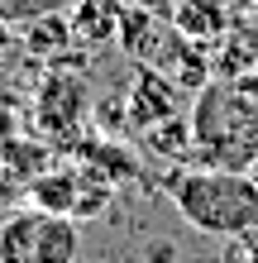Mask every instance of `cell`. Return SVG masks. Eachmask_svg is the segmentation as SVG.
Instances as JSON below:
<instances>
[{
    "instance_id": "cell-1",
    "label": "cell",
    "mask_w": 258,
    "mask_h": 263,
    "mask_svg": "<svg viewBox=\"0 0 258 263\" xmlns=\"http://www.w3.org/2000/svg\"><path fill=\"white\" fill-rule=\"evenodd\" d=\"M191 153L210 167H253L258 158V77H220L196 91Z\"/></svg>"
},
{
    "instance_id": "cell-2",
    "label": "cell",
    "mask_w": 258,
    "mask_h": 263,
    "mask_svg": "<svg viewBox=\"0 0 258 263\" xmlns=\"http://www.w3.org/2000/svg\"><path fill=\"white\" fill-rule=\"evenodd\" d=\"M177 215L210 239H239L258 225V182L244 167H182L168 177Z\"/></svg>"
},
{
    "instance_id": "cell-3",
    "label": "cell",
    "mask_w": 258,
    "mask_h": 263,
    "mask_svg": "<svg viewBox=\"0 0 258 263\" xmlns=\"http://www.w3.org/2000/svg\"><path fill=\"white\" fill-rule=\"evenodd\" d=\"M77 220L43 206L14 211L0 225V263H77Z\"/></svg>"
},
{
    "instance_id": "cell-4",
    "label": "cell",
    "mask_w": 258,
    "mask_h": 263,
    "mask_svg": "<svg viewBox=\"0 0 258 263\" xmlns=\"http://www.w3.org/2000/svg\"><path fill=\"white\" fill-rule=\"evenodd\" d=\"M86 82L82 77H67V72H53L38 82V96H34V120H38V134L57 139V144H72L82 134V120H86Z\"/></svg>"
},
{
    "instance_id": "cell-5",
    "label": "cell",
    "mask_w": 258,
    "mask_h": 263,
    "mask_svg": "<svg viewBox=\"0 0 258 263\" xmlns=\"http://www.w3.org/2000/svg\"><path fill=\"white\" fill-rule=\"evenodd\" d=\"M177 115V91H172V77L163 67H139L129 82V101H125V120L139 134H148L153 125Z\"/></svg>"
},
{
    "instance_id": "cell-6",
    "label": "cell",
    "mask_w": 258,
    "mask_h": 263,
    "mask_svg": "<svg viewBox=\"0 0 258 263\" xmlns=\"http://www.w3.org/2000/svg\"><path fill=\"white\" fill-rule=\"evenodd\" d=\"M120 10L115 0H77L72 20V39L86 43V48H101V43H120Z\"/></svg>"
},
{
    "instance_id": "cell-7",
    "label": "cell",
    "mask_w": 258,
    "mask_h": 263,
    "mask_svg": "<svg viewBox=\"0 0 258 263\" xmlns=\"http://www.w3.org/2000/svg\"><path fill=\"white\" fill-rule=\"evenodd\" d=\"M77 192H82V163H63V167H48L29 182V196L34 206L43 211H57V215H72L77 206Z\"/></svg>"
},
{
    "instance_id": "cell-8",
    "label": "cell",
    "mask_w": 258,
    "mask_h": 263,
    "mask_svg": "<svg viewBox=\"0 0 258 263\" xmlns=\"http://www.w3.org/2000/svg\"><path fill=\"white\" fill-rule=\"evenodd\" d=\"M77 158H82L86 167H96L105 182H129V177H139L134 153L120 148V144H110V139H86V144H77Z\"/></svg>"
},
{
    "instance_id": "cell-9",
    "label": "cell",
    "mask_w": 258,
    "mask_h": 263,
    "mask_svg": "<svg viewBox=\"0 0 258 263\" xmlns=\"http://www.w3.org/2000/svg\"><path fill=\"white\" fill-rule=\"evenodd\" d=\"M172 24H177L182 39H201V43H210V39L225 34V14L210 5V0H177Z\"/></svg>"
},
{
    "instance_id": "cell-10",
    "label": "cell",
    "mask_w": 258,
    "mask_h": 263,
    "mask_svg": "<svg viewBox=\"0 0 258 263\" xmlns=\"http://www.w3.org/2000/svg\"><path fill=\"white\" fill-rule=\"evenodd\" d=\"M120 48L134 58H153L158 53V24L144 5H125L120 10Z\"/></svg>"
},
{
    "instance_id": "cell-11",
    "label": "cell",
    "mask_w": 258,
    "mask_h": 263,
    "mask_svg": "<svg viewBox=\"0 0 258 263\" xmlns=\"http://www.w3.org/2000/svg\"><path fill=\"white\" fill-rule=\"evenodd\" d=\"M67 39H72V20H63V14H34V24L24 29V53L48 58V53L63 48Z\"/></svg>"
},
{
    "instance_id": "cell-12",
    "label": "cell",
    "mask_w": 258,
    "mask_h": 263,
    "mask_svg": "<svg viewBox=\"0 0 258 263\" xmlns=\"http://www.w3.org/2000/svg\"><path fill=\"white\" fill-rule=\"evenodd\" d=\"M144 139H148V148H153V153H163V158H177V153L191 148V120L172 115V120H163V125H153Z\"/></svg>"
},
{
    "instance_id": "cell-13",
    "label": "cell",
    "mask_w": 258,
    "mask_h": 263,
    "mask_svg": "<svg viewBox=\"0 0 258 263\" xmlns=\"http://www.w3.org/2000/svg\"><path fill=\"white\" fill-rule=\"evenodd\" d=\"M239 244H244V263H258V225L249 235H239Z\"/></svg>"
},
{
    "instance_id": "cell-14",
    "label": "cell",
    "mask_w": 258,
    "mask_h": 263,
    "mask_svg": "<svg viewBox=\"0 0 258 263\" xmlns=\"http://www.w3.org/2000/svg\"><path fill=\"white\" fill-rule=\"evenodd\" d=\"M0 48H10V29L5 24H0Z\"/></svg>"
},
{
    "instance_id": "cell-15",
    "label": "cell",
    "mask_w": 258,
    "mask_h": 263,
    "mask_svg": "<svg viewBox=\"0 0 258 263\" xmlns=\"http://www.w3.org/2000/svg\"><path fill=\"white\" fill-rule=\"evenodd\" d=\"M253 182H258V158H253Z\"/></svg>"
}]
</instances>
